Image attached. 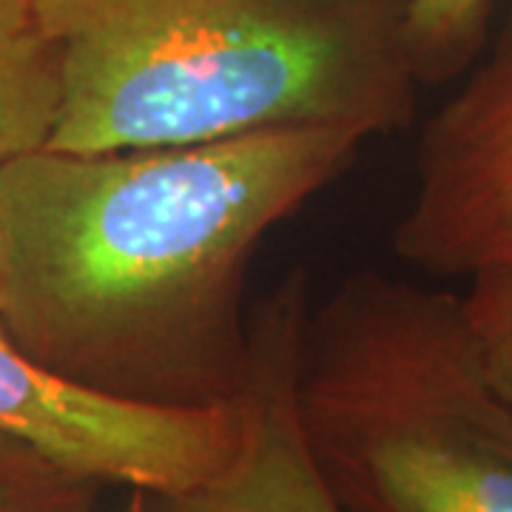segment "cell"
Instances as JSON below:
<instances>
[{"label": "cell", "instance_id": "ba28073f", "mask_svg": "<svg viewBox=\"0 0 512 512\" xmlns=\"http://www.w3.org/2000/svg\"><path fill=\"white\" fill-rule=\"evenodd\" d=\"M493 0H410L407 35L421 83L467 72L484 52Z\"/></svg>", "mask_w": 512, "mask_h": 512}, {"label": "cell", "instance_id": "8992f818", "mask_svg": "<svg viewBox=\"0 0 512 512\" xmlns=\"http://www.w3.org/2000/svg\"><path fill=\"white\" fill-rule=\"evenodd\" d=\"M308 311L311 288L302 268H293L251 308L237 453L202 487L163 498L165 512H345L313 464L296 413V365Z\"/></svg>", "mask_w": 512, "mask_h": 512}, {"label": "cell", "instance_id": "7a4b0ae2", "mask_svg": "<svg viewBox=\"0 0 512 512\" xmlns=\"http://www.w3.org/2000/svg\"><path fill=\"white\" fill-rule=\"evenodd\" d=\"M55 40L63 151L413 123L410 0H35Z\"/></svg>", "mask_w": 512, "mask_h": 512}, {"label": "cell", "instance_id": "3957f363", "mask_svg": "<svg viewBox=\"0 0 512 512\" xmlns=\"http://www.w3.org/2000/svg\"><path fill=\"white\" fill-rule=\"evenodd\" d=\"M296 413L345 512H512V404L461 296L356 271L311 302Z\"/></svg>", "mask_w": 512, "mask_h": 512}, {"label": "cell", "instance_id": "277c9868", "mask_svg": "<svg viewBox=\"0 0 512 512\" xmlns=\"http://www.w3.org/2000/svg\"><path fill=\"white\" fill-rule=\"evenodd\" d=\"M0 433L18 436L106 487L163 498L220 473L242 441V410H174L111 399L57 376L0 325Z\"/></svg>", "mask_w": 512, "mask_h": 512}, {"label": "cell", "instance_id": "8fae6325", "mask_svg": "<svg viewBox=\"0 0 512 512\" xmlns=\"http://www.w3.org/2000/svg\"><path fill=\"white\" fill-rule=\"evenodd\" d=\"M3 285H6V231L0 220V302H3Z\"/></svg>", "mask_w": 512, "mask_h": 512}, {"label": "cell", "instance_id": "52a82bcc", "mask_svg": "<svg viewBox=\"0 0 512 512\" xmlns=\"http://www.w3.org/2000/svg\"><path fill=\"white\" fill-rule=\"evenodd\" d=\"M60 106V55L35 0H0V168L52 146Z\"/></svg>", "mask_w": 512, "mask_h": 512}, {"label": "cell", "instance_id": "30bf717a", "mask_svg": "<svg viewBox=\"0 0 512 512\" xmlns=\"http://www.w3.org/2000/svg\"><path fill=\"white\" fill-rule=\"evenodd\" d=\"M461 311L490 379L512 404V271L473 276Z\"/></svg>", "mask_w": 512, "mask_h": 512}, {"label": "cell", "instance_id": "7c38bea8", "mask_svg": "<svg viewBox=\"0 0 512 512\" xmlns=\"http://www.w3.org/2000/svg\"><path fill=\"white\" fill-rule=\"evenodd\" d=\"M134 512H137V510H134Z\"/></svg>", "mask_w": 512, "mask_h": 512}, {"label": "cell", "instance_id": "9c48e42d", "mask_svg": "<svg viewBox=\"0 0 512 512\" xmlns=\"http://www.w3.org/2000/svg\"><path fill=\"white\" fill-rule=\"evenodd\" d=\"M103 481L0 433V512H97Z\"/></svg>", "mask_w": 512, "mask_h": 512}, {"label": "cell", "instance_id": "6da1fadb", "mask_svg": "<svg viewBox=\"0 0 512 512\" xmlns=\"http://www.w3.org/2000/svg\"><path fill=\"white\" fill-rule=\"evenodd\" d=\"M367 137L256 131L128 151L40 148L0 168V325L26 356L111 399L239 402L259 242L339 180Z\"/></svg>", "mask_w": 512, "mask_h": 512}, {"label": "cell", "instance_id": "5b68a950", "mask_svg": "<svg viewBox=\"0 0 512 512\" xmlns=\"http://www.w3.org/2000/svg\"><path fill=\"white\" fill-rule=\"evenodd\" d=\"M421 128L402 262L436 276L512 271V9L484 57Z\"/></svg>", "mask_w": 512, "mask_h": 512}]
</instances>
